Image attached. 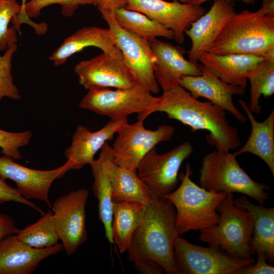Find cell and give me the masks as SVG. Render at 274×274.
I'll list each match as a JSON object with an SVG mask.
<instances>
[{"label": "cell", "mask_w": 274, "mask_h": 274, "mask_svg": "<svg viewBox=\"0 0 274 274\" xmlns=\"http://www.w3.org/2000/svg\"><path fill=\"white\" fill-rule=\"evenodd\" d=\"M89 47H97L103 53L123 58L109 28L89 26L81 28L65 39L49 59L55 66H59L65 63L74 54Z\"/></svg>", "instance_id": "cell-22"}, {"label": "cell", "mask_w": 274, "mask_h": 274, "mask_svg": "<svg viewBox=\"0 0 274 274\" xmlns=\"http://www.w3.org/2000/svg\"><path fill=\"white\" fill-rule=\"evenodd\" d=\"M143 120L124 125L117 132L112 147L114 162L118 166L136 170L141 160L161 142L170 140L175 131L170 125L161 124L155 130L146 128Z\"/></svg>", "instance_id": "cell-11"}, {"label": "cell", "mask_w": 274, "mask_h": 274, "mask_svg": "<svg viewBox=\"0 0 274 274\" xmlns=\"http://www.w3.org/2000/svg\"><path fill=\"white\" fill-rule=\"evenodd\" d=\"M136 272L141 274H162L164 271L156 261L151 259L139 260L133 262Z\"/></svg>", "instance_id": "cell-38"}, {"label": "cell", "mask_w": 274, "mask_h": 274, "mask_svg": "<svg viewBox=\"0 0 274 274\" xmlns=\"http://www.w3.org/2000/svg\"><path fill=\"white\" fill-rule=\"evenodd\" d=\"M116 46L121 51L123 61L133 76L135 84L151 93L160 91L154 74L155 57L149 41L122 28L116 21L113 12L100 10Z\"/></svg>", "instance_id": "cell-7"}, {"label": "cell", "mask_w": 274, "mask_h": 274, "mask_svg": "<svg viewBox=\"0 0 274 274\" xmlns=\"http://www.w3.org/2000/svg\"><path fill=\"white\" fill-rule=\"evenodd\" d=\"M27 0H21V8L19 14L14 18L12 21L13 26H14L17 30V31L20 33V27L22 24L25 23L29 25L35 30V32L38 35H44L47 31L48 25L45 22H41L37 23L33 22L30 19L25 11V6Z\"/></svg>", "instance_id": "cell-37"}, {"label": "cell", "mask_w": 274, "mask_h": 274, "mask_svg": "<svg viewBox=\"0 0 274 274\" xmlns=\"http://www.w3.org/2000/svg\"><path fill=\"white\" fill-rule=\"evenodd\" d=\"M193 151L192 144L185 141L164 154H158L155 147L145 155L136 172L152 197L165 198L176 188L180 182V167Z\"/></svg>", "instance_id": "cell-10"}, {"label": "cell", "mask_w": 274, "mask_h": 274, "mask_svg": "<svg viewBox=\"0 0 274 274\" xmlns=\"http://www.w3.org/2000/svg\"><path fill=\"white\" fill-rule=\"evenodd\" d=\"M112 154L111 146L107 142L101 149L98 157L90 164L94 178L92 190L98 202V219L111 244L114 243L112 235L113 200L108 164Z\"/></svg>", "instance_id": "cell-23"}, {"label": "cell", "mask_w": 274, "mask_h": 274, "mask_svg": "<svg viewBox=\"0 0 274 274\" xmlns=\"http://www.w3.org/2000/svg\"><path fill=\"white\" fill-rule=\"evenodd\" d=\"M265 58L246 54L204 52L199 61L224 82L246 88L248 77Z\"/></svg>", "instance_id": "cell-21"}, {"label": "cell", "mask_w": 274, "mask_h": 274, "mask_svg": "<svg viewBox=\"0 0 274 274\" xmlns=\"http://www.w3.org/2000/svg\"><path fill=\"white\" fill-rule=\"evenodd\" d=\"M18 230L14 219L7 214L0 213V239L15 234Z\"/></svg>", "instance_id": "cell-39"}, {"label": "cell", "mask_w": 274, "mask_h": 274, "mask_svg": "<svg viewBox=\"0 0 274 274\" xmlns=\"http://www.w3.org/2000/svg\"><path fill=\"white\" fill-rule=\"evenodd\" d=\"M218 223L200 230L199 240L209 246L219 247L238 258H250L253 255L251 242L254 220L246 210L233 203V193H226L217 207Z\"/></svg>", "instance_id": "cell-6"}, {"label": "cell", "mask_w": 274, "mask_h": 274, "mask_svg": "<svg viewBox=\"0 0 274 274\" xmlns=\"http://www.w3.org/2000/svg\"><path fill=\"white\" fill-rule=\"evenodd\" d=\"M193 172L189 163L185 174H179V187L165 196L174 206L175 226L179 236L192 230L211 228L219 220L217 209L226 193L207 190L191 179Z\"/></svg>", "instance_id": "cell-4"}, {"label": "cell", "mask_w": 274, "mask_h": 274, "mask_svg": "<svg viewBox=\"0 0 274 274\" xmlns=\"http://www.w3.org/2000/svg\"><path fill=\"white\" fill-rule=\"evenodd\" d=\"M201 71L199 76L182 77L179 81V85L195 98H205L229 112L239 122L246 123L247 118L235 107L232 97L234 95H244L245 88L224 82L202 65Z\"/></svg>", "instance_id": "cell-17"}, {"label": "cell", "mask_w": 274, "mask_h": 274, "mask_svg": "<svg viewBox=\"0 0 274 274\" xmlns=\"http://www.w3.org/2000/svg\"><path fill=\"white\" fill-rule=\"evenodd\" d=\"M99 11L108 10L111 12L124 6L123 0H98L97 5Z\"/></svg>", "instance_id": "cell-40"}, {"label": "cell", "mask_w": 274, "mask_h": 274, "mask_svg": "<svg viewBox=\"0 0 274 274\" xmlns=\"http://www.w3.org/2000/svg\"><path fill=\"white\" fill-rule=\"evenodd\" d=\"M260 9L265 15L274 17V0H262Z\"/></svg>", "instance_id": "cell-41"}, {"label": "cell", "mask_w": 274, "mask_h": 274, "mask_svg": "<svg viewBox=\"0 0 274 274\" xmlns=\"http://www.w3.org/2000/svg\"><path fill=\"white\" fill-rule=\"evenodd\" d=\"M181 3H190L191 0H179Z\"/></svg>", "instance_id": "cell-43"}, {"label": "cell", "mask_w": 274, "mask_h": 274, "mask_svg": "<svg viewBox=\"0 0 274 274\" xmlns=\"http://www.w3.org/2000/svg\"><path fill=\"white\" fill-rule=\"evenodd\" d=\"M126 9L140 12L150 19L172 30L174 40L179 45L185 41V31L191 24L205 13L201 6L176 1L123 0Z\"/></svg>", "instance_id": "cell-13"}, {"label": "cell", "mask_w": 274, "mask_h": 274, "mask_svg": "<svg viewBox=\"0 0 274 274\" xmlns=\"http://www.w3.org/2000/svg\"><path fill=\"white\" fill-rule=\"evenodd\" d=\"M113 201L138 202L147 206L152 199L147 186L139 177L136 170L117 165L113 155L108 161Z\"/></svg>", "instance_id": "cell-26"}, {"label": "cell", "mask_w": 274, "mask_h": 274, "mask_svg": "<svg viewBox=\"0 0 274 274\" xmlns=\"http://www.w3.org/2000/svg\"><path fill=\"white\" fill-rule=\"evenodd\" d=\"M257 261L238 269L235 274H273V266L266 262L267 258L262 252H258Z\"/></svg>", "instance_id": "cell-36"}, {"label": "cell", "mask_w": 274, "mask_h": 274, "mask_svg": "<svg viewBox=\"0 0 274 274\" xmlns=\"http://www.w3.org/2000/svg\"><path fill=\"white\" fill-rule=\"evenodd\" d=\"M32 134L30 130L13 132L0 129L1 153L14 160L21 159L19 149L29 143Z\"/></svg>", "instance_id": "cell-34"}, {"label": "cell", "mask_w": 274, "mask_h": 274, "mask_svg": "<svg viewBox=\"0 0 274 274\" xmlns=\"http://www.w3.org/2000/svg\"><path fill=\"white\" fill-rule=\"evenodd\" d=\"M113 14L116 21L122 28L148 41L157 37L174 40L172 30L140 12L123 7L115 9Z\"/></svg>", "instance_id": "cell-28"}, {"label": "cell", "mask_w": 274, "mask_h": 274, "mask_svg": "<svg viewBox=\"0 0 274 274\" xmlns=\"http://www.w3.org/2000/svg\"><path fill=\"white\" fill-rule=\"evenodd\" d=\"M174 257L180 274H235L255 259L238 258L219 247L194 245L179 236L174 245Z\"/></svg>", "instance_id": "cell-9"}, {"label": "cell", "mask_w": 274, "mask_h": 274, "mask_svg": "<svg viewBox=\"0 0 274 274\" xmlns=\"http://www.w3.org/2000/svg\"><path fill=\"white\" fill-rule=\"evenodd\" d=\"M79 84L85 89H125L135 84L123 58L103 53L79 62L74 67Z\"/></svg>", "instance_id": "cell-14"}, {"label": "cell", "mask_w": 274, "mask_h": 274, "mask_svg": "<svg viewBox=\"0 0 274 274\" xmlns=\"http://www.w3.org/2000/svg\"><path fill=\"white\" fill-rule=\"evenodd\" d=\"M13 201L27 206L36 211L41 215L44 212L34 203L24 198L16 188H14L8 185L6 179L0 177V203Z\"/></svg>", "instance_id": "cell-35"}, {"label": "cell", "mask_w": 274, "mask_h": 274, "mask_svg": "<svg viewBox=\"0 0 274 274\" xmlns=\"http://www.w3.org/2000/svg\"><path fill=\"white\" fill-rule=\"evenodd\" d=\"M98 0H30L25 6V11L30 18L38 17L41 11L46 7L53 4H59L61 7V13L66 17H71L80 6L97 5Z\"/></svg>", "instance_id": "cell-33"}, {"label": "cell", "mask_w": 274, "mask_h": 274, "mask_svg": "<svg viewBox=\"0 0 274 274\" xmlns=\"http://www.w3.org/2000/svg\"><path fill=\"white\" fill-rule=\"evenodd\" d=\"M157 112L189 126L192 132L208 130V143L219 151L235 150L241 145L238 130L228 122L225 110L209 101L198 100L179 84L163 91L152 107L138 120H144Z\"/></svg>", "instance_id": "cell-1"}, {"label": "cell", "mask_w": 274, "mask_h": 274, "mask_svg": "<svg viewBox=\"0 0 274 274\" xmlns=\"http://www.w3.org/2000/svg\"><path fill=\"white\" fill-rule=\"evenodd\" d=\"M17 49L18 45L15 44L6 50L4 55H0V101L5 97L16 100L21 98L11 73L12 57Z\"/></svg>", "instance_id": "cell-32"}, {"label": "cell", "mask_w": 274, "mask_h": 274, "mask_svg": "<svg viewBox=\"0 0 274 274\" xmlns=\"http://www.w3.org/2000/svg\"><path fill=\"white\" fill-rule=\"evenodd\" d=\"M18 240L34 248L43 249L58 244L52 210H49L36 222L19 229L15 234Z\"/></svg>", "instance_id": "cell-29"}, {"label": "cell", "mask_w": 274, "mask_h": 274, "mask_svg": "<svg viewBox=\"0 0 274 274\" xmlns=\"http://www.w3.org/2000/svg\"><path fill=\"white\" fill-rule=\"evenodd\" d=\"M199 184L214 192L239 193L263 204L269 198L268 185L254 181L243 169L233 153L217 150L202 158Z\"/></svg>", "instance_id": "cell-5"}, {"label": "cell", "mask_w": 274, "mask_h": 274, "mask_svg": "<svg viewBox=\"0 0 274 274\" xmlns=\"http://www.w3.org/2000/svg\"><path fill=\"white\" fill-rule=\"evenodd\" d=\"M156 100L157 97L135 84L125 89L88 90L79 108L107 116L110 120L127 118L135 113L138 118L151 109Z\"/></svg>", "instance_id": "cell-8"}, {"label": "cell", "mask_w": 274, "mask_h": 274, "mask_svg": "<svg viewBox=\"0 0 274 274\" xmlns=\"http://www.w3.org/2000/svg\"><path fill=\"white\" fill-rule=\"evenodd\" d=\"M68 169L66 161L55 169L38 170L23 166L5 155L0 156V177L13 181L25 199L44 202L50 208L49 191L51 186L55 179L62 178L68 172Z\"/></svg>", "instance_id": "cell-15"}, {"label": "cell", "mask_w": 274, "mask_h": 274, "mask_svg": "<svg viewBox=\"0 0 274 274\" xmlns=\"http://www.w3.org/2000/svg\"><path fill=\"white\" fill-rule=\"evenodd\" d=\"M89 195L86 188L78 189L60 196L51 204L55 228L68 256L87 240L86 206Z\"/></svg>", "instance_id": "cell-12"}, {"label": "cell", "mask_w": 274, "mask_h": 274, "mask_svg": "<svg viewBox=\"0 0 274 274\" xmlns=\"http://www.w3.org/2000/svg\"><path fill=\"white\" fill-rule=\"evenodd\" d=\"M146 206L138 202L113 201L112 235L121 253L127 251L141 224Z\"/></svg>", "instance_id": "cell-27"}, {"label": "cell", "mask_w": 274, "mask_h": 274, "mask_svg": "<svg viewBox=\"0 0 274 274\" xmlns=\"http://www.w3.org/2000/svg\"><path fill=\"white\" fill-rule=\"evenodd\" d=\"M148 41L155 57V77L163 91L179 85L184 76L201 74V65L186 59L184 56L186 51L182 47L157 38Z\"/></svg>", "instance_id": "cell-18"}, {"label": "cell", "mask_w": 274, "mask_h": 274, "mask_svg": "<svg viewBox=\"0 0 274 274\" xmlns=\"http://www.w3.org/2000/svg\"><path fill=\"white\" fill-rule=\"evenodd\" d=\"M210 0H191L189 4L194 5H197V6H200L203 3H205L206 2H207ZM228 1H232V0H228ZM246 4L248 5H254L257 0H241Z\"/></svg>", "instance_id": "cell-42"}, {"label": "cell", "mask_w": 274, "mask_h": 274, "mask_svg": "<svg viewBox=\"0 0 274 274\" xmlns=\"http://www.w3.org/2000/svg\"><path fill=\"white\" fill-rule=\"evenodd\" d=\"M234 4L228 0H214L209 11L193 22L185 31L191 41L187 52L189 60L198 63L208 52L226 22L235 14Z\"/></svg>", "instance_id": "cell-16"}, {"label": "cell", "mask_w": 274, "mask_h": 274, "mask_svg": "<svg viewBox=\"0 0 274 274\" xmlns=\"http://www.w3.org/2000/svg\"><path fill=\"white\" fill-rule=\"evenodd\" d=\"M176 215L169 199L152 197L126 251L128 261L151 259L165 272L180 274L174 257V243L179 236L175 226Z\"/></svg>", "instance_id": "cell-2"}, {"label": "cell", "mask_w": 274, "mask_h": 274, "mask_svg": "<svg viewBox=\"0 0 274 274\" xmlns=\"http://www.w3.org/2000/svg\"><path fill=\"white\" fill-rule=\"evenodd\" d=\"M234 204L244 209L254 220L253 234L251 247L253 255L262 252L267 260H274V208L252 203L245 195L233 199Z\"/></svg>", "instance_id": "cell-25"}, {"label": "cell", "mask_w": 274, "mask_h": 274, "mask_svg": "<svg viewBox=\"0 0 274 274\" xmlns=\"http://www.w3.org/2000/svg\"><path fill=\"white\" fill-rule=\"evenodd\" d=\"M208 52L251 54L274 61V17L265 15L260 9L234 14Z\"/></svg>", "instance_id": "cell-3"}, {"label": "cell", "mask_w": 274, "mask_h": 274, "mask_svg": "<svg viewBox=\"0 0 274 274\" xmlns=\"http://www.w3.org/2000/svg\"><path fill=\"white\" fill-rule=\"evenodd\" d=\"M21 8L17 0H0V51L17 44L18 31L14 26L9 27V24Z\"/></svg>", "instance_id": "cell-31"}, {"label": "cell", "mask_w": 274, "mask_h": 274, "mask_svg": "<svg viewBox=\"0 0 274 274\" xmlns=\"http://www.w3.org/2000/svg\"><path fill=\"white\" fill-rule=\"evenodd\" d=\"M127 118L110 120L103 127L91 131L79 124L74 132L71 144L64 152L68 164V171L81 169L90 165L94 156L104 145L112 140L116 133L126 123Z\"/></svg>", "instance_id": "cell-19"}, {"label": "cell", "mask_w": 274, "mask_h": 274, "mask_svg": "<svg viewBox=\"0 0 274 274\" xmlns=\"http://www.w3.org/2000/svg\"><path fill=\"white\" fill-rule=\"evenodd\" d=\"M63 250L62 244L46 248L30 247L15 234L0 239V274H30L45 259Z\"/></svg>", "instance_id": "cell-20"}, {"label": "cell", "mask_w": 274, "mask_h": 274, "mask_svg": "<svg viewBox=\"0 0 274 274\" xmlns=\"http://www.w3.org/2000/svg\"><path fill=\"white\" fill-rule=\"evenodd\" d=\"M250 99L248 106L254 113L260 114L262 107L260 99L267 98L274 93V61L267 59L262 61L250 74Z\"/></svg>", "instance_id": "cell-30"}, {"label": "cell", "mask_w": 274, "mask_h": 274, "mask_svg": "<svg viewBox=\"0 0 274 274\" xmlns=\"http://www.w3.org/2000/svg\"><path fill=\"white\" fill-rule=\"evenodd\" d=\"M238 102L250 122L251 131L245 145L234 153L236 156L249 153L261 159L274 176V109L262 122L257 121L247 102L242 99Z\"/></svg>", "instance_id": "cell-24"}]
</instances>
